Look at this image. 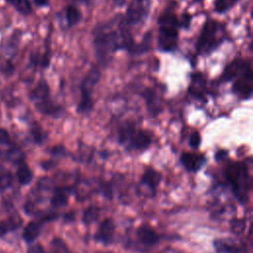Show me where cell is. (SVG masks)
Instances as JSON below:
<instances>
[{"label":"cell","instance_id":"28","mask_svg":"<svg viewBox=\"0 0 253 253\" xmlns=\"http://www.w3.org/2000/svg\"><path fill=\"white\" fill-rule=\"evenodd\" d=\"M51 205L53 207H62V206H65L67 204V197L64 193L58 191L54 194V196L51 198Z\"/></svg>","mask_w":253,"mask_h":253},{"label":"cell","instance_id":"11","mask_svg":"<svg viewBox=\"0 0 253 253\" xmlns=\"http://www.w3.org/2000/svg\"><path fill=\"white\" fill-rule=\"evenodd\" d=\"M181 161L187 170L197 172L206 162V158L202 154L184 152L181 155Z\"/></svg>","mask_w":253,"mask_h":253},{"label":"cell","instance_id":"26","mask_svg":"<svg viewBox=\"0 0 253 253\" xmlns=\"http://www.w3.org/2000/svg\"><path fill=\"white\" fill-rule=\"evenodd\" d=\"M98 216H99L98 209L95 207H90L87 210H85L83 213V221L87 224H90L93 221H95L98 218Z\"/></svg>","mask_w":253,"mask_h":253},{"label":"cell","instance_id":"24","mask_svg":"<svg viewBox=\"0 0 253 253\" xmlns=\"http://www.w3.org/2000/svg\"><path fill=\"white\" fill-rule=\"evenodd\" d=\"M150 43H151V35L149 36V34H146L143 41L140 43H137V44L134 43L131 49L129 50V52L133 54H140L142 52H145L149 49Z\"/></svg>","mask_w":253,"mask_h":253},{"label":"cell","instance_id":"34","mask_svg":"<svg viewBox=\"0 0 253 253\" xmlns=\"http://www.w3.org/2000/svg\"><path fill=\"white\" fill-rule=\"evenodd\" d=\"M226 155H227V152H226L225 150H220V151H218V152L216 153L215 157H216L217 160H220V159H223Z\"/></svg>","mask_w":253,"mask_h":253},{"label":"cell","instance_id":"19","mask_svg":"<svg viewBox=\"0 0 253 253\" xmlns=\"http://www.w3.org/2000/svg\"><path fill=\"white\" fill-rule=\"evenodd\" d=\"M17 178L21 185H28L33 180V172L26 163H21L17 170Z\"/></svg>","mask_w":253,"mask_h":253},{"label":"cell","instance_id":"18","mask_svg":"<svg viewBox=\"0 0 253 253\" xmlns=\"http://www.w3.org/2000/svg\"><path fill=\"white\" fill-rule=\"evenodd\" d=\"M41 232V224L38 221H30L23 231V238L27 243L34 242Z\"/></svg>","mask_w":253,"mask_h":253},{"label":"cell","instance_id":"10","mask_svg":"<svg viewBox=\"0 0 253 253\" xmlns=\"http://www.w3.org/2000/svg\"><path fill=\"white\" fill-rule=\"evenodd\" d=\"M142 96H143V98L145 100V103H146L147 110H148L149 114L151 116H153V117L157 116L162 111L161 99L159 98L157 92L154 91L153 89L146 88L143 91Z\"/></svg>","mask_w":253,"mask_h":253},{"label":"cell","instance_id":"33","mask_svg":"<svg viewBox=\"0 0 253 253\" xmlns=\"http://www.w3.org/2000/svg\"><path fill=\"white\" fill-rule=\"evenodd\" d=\"M51 153L54 155H62L64 153V148L62 146H56L51 149Z\"/></svg>","mask_w":253,"mask_h":253},{"label":"cell","instance_id":"37","mask_svg":"<svg viewBox=\"0 0 253 253\" xmlns=\"http://www.w3.org/2000/svg\"><path fill=\"white\" fill-rule=\"evenodd\" d=\"M78 1H82V2H88L89 0H78Z\"/></svg>","mask_w":253,"mask_h":253},{"label":"cell","instance_id":"29","mask_svg":"<svg viewBox=\"0 0 253 253\" xmlns=\"http://www.w3.org/2000/svg\"><path fill=\"white\" fill-rule=\"evenodd\" d=\"M189 144L192 148L197 149L199 148L200 144H201V135L198 131H194L192 132V134L190 135V139H189Z\"/></svg>","mask_w":253,"mask_h":253},{"label":"cell","instance_id":"22","mask_svg":"<svg viewBox=\"0 0 253 253\" xmlns=\"http://www.w3.org/2000/svg\"><path fill=\"white\" fill-rule=\"evenodd\" d=\"M10 3L20 14L29 15L32 12V5L30 0H6Z\"/></svg>","mask_w":253,"mask_h":253},{"label":"cell","instance_id":"6","mask_svg":"<svg viewBox=\"0 0 253 253\" xmlns=\"http://www.w3.org/2000/svg\"><path fill=\"white\" fill-rule=\"evenodd\" d=\"M149 9L150 0H132L126 9L125 17L121 20V23L126 28L141 24L147 18Z\"/></svg>","mask_w":253,"mask_h":253},{"label":"cell","instance_id":"31","mask_svg":"<svg viewBox=\"0 0 253 253\" xmlns=\"http://www.w3.org/2000/svg\"><path fill=\"white\" fill-rule=\"evenodd\" d=\"M9 141H10V137H9L8 131L5 128L0 127V143L6 144V143H9Z\"/></svg>","mask_w":253,"mask_h":253},{"label":"cell","instance_id":"4","mask_svg":"<svg viewBox=\"0 0 253 253\" xmlns=\"http://www.w3.org/2000/svg\"><path fill=\"white\" fill-rule=\"evenodd\" d=\"M101 77V72L93 67L91 68L80 83V100L77 105V112L88 114L93 109V90Z\"/></svg>","mask_w":253,"mask_h":253},{"label":"cell","instance_id":"35","mask_svg":"<svg viewBox=\"0 0 253 253\" xmlns=\"http://www.w3.org/2000/svg\"><path fill=\"white\" fill-rule=\"evenodd\" d=\"M35 3L38 5V6H46L48 4V0H35Z\"/></svg>","mask_w":253,"mask_h":253},{"label":"cell","instance_id":"23","mask_svg":"<svg viewBox=\"0 0 253 253\" xmlns=\"http://www.w3.org/2000/svg\"><path fill=\"white\" fill-rule=\"evenodd\" d=\"M13 176L12 173L5 167L0 165V191L6 190L12 185Z\"/></svg>","mask_w":253,"mask_h":253},{"label":"cell","instance_id":"21","mask_svg":"<svg viewBox=\"0 0 253 253\" xmlns=\"http://www.w3.org/2000/svg\"><path fill=\"white\" fill-rule=\"evenodd\" d=\"M65 18H66L68 27H73L80 22L82 15H81V12L76 7L69 5L65 11Z\"/></svg>","mask_w":253,"mask_h":253},{"label":"cell","instance_id":"20","mask_svg":"<svg viewBox=\"0 0 253 253\" xmlns=\"http://www.w3.org/2000/svg\"><path fill=\"white\" fill-rule=\"evenodd\" d=\"M135 127L132 123H125L119 129V141L123 144H127Z\"/></svg>","mask_w":253,"mask_h":253},{"label":"cell","instance_id":"2","mask_svg":"<svg viewBox=\"0 0 253 253\" xmlns=\"http://www.w3.org/2000/svg\"><path fill=\"white\" fill-rule=\"evenodd\" d=\"M30 99L34 103L36 109L45 116L59 118L63 114L62 107L51 99L49 87L43 79L40 80L38 85L32 90Z\"/></svg>","mask_w":253,"mask_h":253},{"label":"cell","instance_id":"30","mask_svg":"<svg viewBox=\"0 0 253 253\" xmlns=\"http://www.w3.org/2000/svg\"><path fill=\"white\" fill-rule=\"evenodd\" d=\"M245 226V223L242 219H238V220H234L232 222V230L235 232V233H241L243 231V228Z\"/></svg>","mask_w":253,"mask_h":253},{"label":"cell","instance_id":"25","mask_svg":"<svg viewBox=\"0 0 253 253\" xmlns=\"http://www.w3.org/2000/svg\"><path fill=\"white\" fill-rule=\"evenodd\" d=\"M31 134L33 136L34 141L38 144H42L46 138V133L42 130V128L40 126H37V125L32 127Z\"/></svg>","mask_w":253,"mask_h":253},{"label":"cell","instance_id":"12","mask_svg":"<svg viewBox=\"0 0 253 253\" xmlns=\"http://www.w3.org/2000/svg\"><path fill=\"white\" fill-rule=\"evenodd\" d=\"M115 232L114 223L111 219L107 218L103 222H101L97 233L95 234V239L101 243L109 244L113 240Z\"/></svg>","mask_w":253,"mask_h":253},{"label":"cell","instance_id":"32","mask_svg":"<svg viewBox=\"0 0 253 253\" xmlns=\"http://www.w3.org/2000/svg\"><path fill=\"white\" fill-rule=\"evenodd\" d=\"M28 253H44V251L40 244H37V245L31 246L28 250Z\"/></svg>","mask_w":253,"mask_h":253},{"label":"cell","instance_id":"14","mask_svg":"<svg viewBox=\"0 0 253 253\" xmlns=\"http://www.w3.org/2000/svg\"><path fill=\"white\" fill-rule=\"evenodd\" d=\"M136 235H137L138 239L143 244H146V245H154L159 240L158 234L151 227H149L147 225L139 226L136 231Z\"/></svg>","mask_w":253,"mask_h":253},{"label":"cell","instance_id":"17","mask_svg":"<svg viewBox=\"0 0 253 253\" xmlns=\"http://www.w3.org/2000/svg\"><path fill=\"white\" fill-rule=\"evenodd\" d=\"M160 180H161L160 173L152 168H148L143 173L141 183L147 186L148 188H150L151 190H154L155 187L159 184Z\"/></svg>","mask_w":253,"mask_h":253},{"label":"cell","instance_id":"1","mask_svg":"<svg viewBox=\"0 0 253 253\" xmlns=\"http://www.w3.org/2000/svg\"><path fill=\"white\" fill-rule=\"evenodd\" d=\"M93 38L96 55L102 64L109 63L116 50L124 48L129 51L134 44L128 29L121 22L116 29L111 22L97 25L94 28Z\"/></svg>","mask_w":253,"mask_h":253},{"label":"cell","instance_id":"13","mask_svg":"<svg viewBox=\"0 0 253 253\" xmlns=\"http://www.w3.org/2000/svg\"><path fill=\"white\" fill-rule=\"evenodd\" d=\"M150 142H151V138L148 132L144 130H134L127 145L130 148H133L136 150H143L150 145Z\"/></svg>","mask_w":253,"mask_h":253},{"label":"cell","instance_id":"7","mask_svg":"<svg viewBox=\"0 0 253 253\" xmlns=\"http://www.w3.org/2000/svg\"><path fill=\"white\" fill-rule=\"evenodd\" d=\"M252 68L251 64L243 71V73L238 76L237 81L232 86L234 94L243 100H247L252 96Z\"/></svg>","mask_w":253,"mask_h":253},{"label":"cell","instance_id":"8","mask_svg":"<svg viewBox=\"0 0 253 253\" xmlns=\"http://www.w3.org/2000/svg\"><path fill=\"white\" fill-rule=\"evenodd\" d=\"M226 175L236 191H245L247 183L246 168L241 163H232L227 167Z\"/></svg>","mask_w":253,"mask_h":253},{"label":"cell","instance_id":"15","mask_svg":"<svg viewBox=\"0 0 253 253\" xmlns=\"http://www.w3.org/2000/svg\"><path fill=\"white\" fill-rule=\"evenodd\" d=\"M0 159L14 164H21L25 160V153L18 147L0 150Z\"/></svg>","mask_w":253,"mask_h":253},{"label":"cell","instance_id":"5","mask_svg":"<svg viewBox=\"0 0 253 253\" xmlns=\"http://www.w3.org/2000/svg\"><path fill=\"white\" fill-rule=\"evenodd\" d=\"M221 32L219 25L211 20H209L202 31L200 39L197 42V51L199 53H206L212 50L216 45H218L222 39L218 35Z\"/></svg>","mask_w":253,"mask_h":253},{"label":"cell","instance_id":"3","mask_svg":"<svg viewBox=\"0 0 253 253\" xmlns=\"http://www.w3.org/2000/svg\"><path fill=\"white\" fill-rule=\"evenodd\" d=\"M159 32L157 44L161 51H172L177 46L178 42V21L175 15L165 13L159 20Z\"/></svg>","mask_w":253,"mask_h":253},{"label":"cell","instance_id":"9","mask_svg":"<svg viewBox=\"0 0 253 253\" xmlns=\"http://www.w3.org/2000/svg\"><path fill=\"white\" fill-rule=\"evenodd\" d=\"M250 64L251 63L249 61H245L242 59L233 60L224 68L221 74L222 81H229L237 76H240Z\"/></svg>","mask_w":253,"mask_h":253},{"label":"cell","instance_id":"16","mask_svg":"<svg viewBox=\"0 0 253 253\" xmlns=\"http://www.w3.org/2000/svg\"><path fill=\"white\" fill-rule=\"evenodd\" d=\"M21 223H22V219L20 215L17 213L12 214L8 218L0 221V237L18 228L21 225Z\"/></svg>","mask_w":253,"mask_h":253},{"label":"cell","instance_id":"27","mask_svg":"<svg viewBox=\"0 0 253 253\" xmlns=\"http://www.w3.org/2000/svg\"><path fill=\"white\" fill-rule=\"evenodd\" d=\"M50 252L51 253H68V250L62 240L58 238H54L50 244Z\"/></svg>","mask_w":253,"mask_h":253},{"label":"cell","instance_id":"36","mask_svg":"<svg viewBox=\"0 0 253 253\" xmlns=\"http://www.w3.org/2000/svg\"><path fill=\"white\" fill-rule=\"evenodd\" d=\"M114 1H115V2H117V3H119L120 5H122V4L124 3V1H125V0H114Z\"/></svg>","mask_w":253,"mask_h":253}]
</instances>
